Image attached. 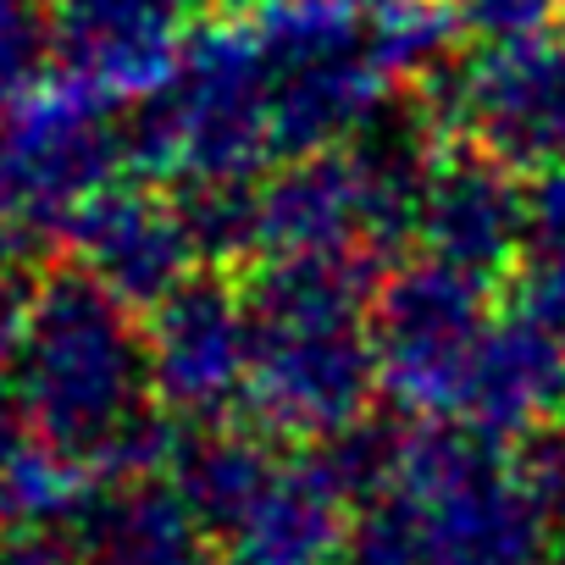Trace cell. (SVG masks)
Masks as SVG:
<instances>
[{
    "label": "cell",
    "mask_w": 565,
    "mask_h": 565,
    "mask_svg": "<svg viewBox=\"0 0 565 565\" xmlns=\"http://www.w3.org/2000/svg\"><path fill=\"white\" fill-rule=\"evenodd\" d=\"M350 554L355 565H548V515L488 438L460 422H416L399 427Z\"/></svg>",
    "instance_id": "obj_1"
},
{
    "label": "cell",
    "mask_w": 565,
    "mask_h": 565,
    "mask_svg": "<svg viewBox=\"0 0 565 565\" xmlns=\"http://www.w3.org/2000/svg\"><path fill=\"white\" fill-rule=\"evenodd\" d=\"M12 399L40 444L100 466L111 438L156 399L145 328H134V311L95 289L84 271L45 277L12 372Z\"/></svg>",
    "instance_id": "obj_2"
},
{
    "label": "cell",
    "mask_w": 565,
    "mask_h": 565,
    "mask_svg": "<svg viewBox=\"0 0 565 565\" xmlns=\"http://www.w3.org/2000/svg\"><path fill=\"white\" fill-rule=\"evenodd\" d=\"M271 145V67L249 23H205L189 40L178 84L128 122V161L178 189L249 183Z\"/></svg>",
    "instance_id": "obj_3"
},
{
    "label": "cell",
    "mask_w": 565,
    "mask_h": 565,
    "mask_svg": "<svg viewBox=\"0 0 565 565\" xmlns=\"http://www.w3.org/2000/svg\"><path fill=\"white\" fill-rule=\"evenodd\" d=\"M427 122L499 161L504 172H548L565 161V40H488L427 84Z\"/></svg>",
    "instance_id": "obj_4"
},
{
    "label": "cell",
    "mask_w": 565,
    "mask_h": 565,
    "mask_svg": "<svg viewBox=\"0 0 565 565\" xmlns=\"http://www.w3.org/2000/svg\"><path fill=\"white\" fill-rule=\"evenodd\" d=\"M488 317V282L433 255L383 277L372 306V350L383 394L416 422H460V394Z\"/></svg>",
    "instance_id": "obj_5"
},
{
    "label": "cell",
    "mask_w": 565,
    "mask_h": 565,
    "mask_svg": "<svg viewBox=\"0 0 565 565\" xmlns=\"http://www.w3.org/2000/svg\"><path fill=\"white\" fill-rule=\"evenodd\" d=\"M122 156L128 134L111 128V106L89 100L67 78H40L0 106V183L40 233L95 200Z\"/></svg>",
    "instance_id": "obj_6"
},
{
    "label": "cell",
    "mask_w": 565,
    "mask_h": 565,
    "mask_svg": "<svg viewBox=\"0 0 565 565\" xmlns=\"http://www.w3.org/2000/svg\"><path fill=\"white\" fill-rule=\"evenodd\" d=\"M62 238L73 249V271L134 317H156L178 289H189L200 260L183 205L156 183H106L62 222Z\"/></svg>",
    "instance_id": "obj_7"
},
{
    "label": "cell",
    "mask_w": 565,
    "mask_h": 565,
    "mask_svg": "<svg viewBox=\"0 0 565 565\" xmlns=\"http://www.w3.org/2000/svg\"><path fill=\"white\" fill-rule=\"evenodd\" d=\"M183 0H51L56 78L100 106H156L189 56Z\"/></svg>",
    "instance_id": "obj_8"
},
{
    "label": "cell",
    "mask_w": 565,
    "mask_h": 565,
    "mask_svg": "<svg viewBox=\"0 0 565 565\" xmlns=\"http://www.w3.org/2000/svg\"><path fill=\"white\" fill-rule=\"evenodd\" d=\"M150 394L167 416L216 422L249 394L255 317L227 277H194L156 317H145Z\"/></svg>",
    "instance_id": "obj_9"
},
{
    "label": "cell",
    "mask_w": 565,
    "mask_h": 565,
    "mask_svg": "<svg viewBox=\"0 0 565 565\" xmlns=\"http://www.w3.org/2000/svg\"><path fill=\"white\" fill-rule=\"evenodd\" d=\"M377 383V350L366 328L339 333H255L249 366V416L300 444H339L344 433L366 427Z\"/></svg>",
    "instance_id": "obj_10"
},
{
    "label": "cell",
    "mask_w": 565,
    "mask_h": 565,
    "mask_svg": "<svg viewBox=\"0 0 565 565\" xmlns=\"http://www.w3.org/2000/svg\"><path fill=\"white\" fill-rule=\"evenodd\" d=\"M255 238L271 260L372 249V189L361 150L282 161L255 189Z\"/></svg>",
    "instance_id": "obj_11"
},
{
    "label": "cell",
    "mask_w": 565,
    "mask_h": 565,
    "mask_svg": "<svg viewBox=\"0 0 565 565\" xmlns=\"http://www.w3.org/2000/svg\"><path fill=\"white\" fill-rule=\"evenodd\" d=\"M416 238L427 244L433 260L493 282L499 271H510V260L526 244V189H515V172H504L477 150L438 156Z\"/></svg>",
    "instance_id": "obj_12"
},
{
    "label": "cell",
    "mask_w": 565,
    "mask_h": 565,
    "mask_svg": "<svg viewBox=\"0 0 565 565\" xmlns=\"http://www.w3.org/2000/svg\"><path fill=\"white\" fill-rule=\"evenodd\" d=\"M350 537V488L317 449L282 460L266 493L222 532V565H333Z\"/></svg>",
    "instance_id": "obj_13"
},
{
    "label": "cell",
    "mask_w": 565,
    "mask_h": 565,
    "mask_svg": "<svg viewBox=\"0 0 565 565\" xmlns=\"http://www.w3.org/2000/svg\"><path fill=\"white\" fill-rule=\"evenodd\" d=\"M565 405V344L554 333H543L537 322L499 317L466 372V394H460V427H471L477 438H526L537 427L554 422V411Z\"/></svg>",
    "instance_id": "obj_14"
},
{
    "label": "cell",
    "mask_w": 565,
    "mask_h": 565,
    "mask_svg": "<svg viewBox=\"0 0 565 565\" xmlns=\"http://www.w3.org/2000/svg\"><path fill=\"white\" fill-rule=\"evenodd\" d=\"M388 73L361 51L271 78V145L282 161L350 150L388 117Z\"/></svg>",
    "instance_id": "obj_15"
},
{
    "label": "cell",
    "mask_w": 565,
    "mask_h": 565,
    "mask_svg": "<svg viewBox=\"0 0 565 565\" xmlns=\"http://www.w3.org/2000/svg\"><path fill=\"white\" fill-rule=\"evenodd\" d=\"M377 266L366 249L355 255H300V260H266L249 277V317L255 333H339L366 328L377 306Z\"/></svg>",
    "instance_id": "obj_16"
},
{
    "label": "cell",
    "mask_w": 565,
    "mask_h": 565,
    "mask_svg": "<svg viewBox=\"0 0 565 565\" xmlns=\"http://www.w3.org/2000/svg\"><path fill=\"white\" fill-rule=\"evenodd\" d=\"M84 565H205V521L178 482H111L78 526Z\"/></svg>",
    "instance_id": "obj_17"
},
{
    "label": "cell",
    "mask_w": 565,
    "mask_h": 565,
    "mask_svg": "<svg viewBox=\"0 0 565 565\" xmlns=\"http://www.w3.org/2000/svg\"><path fill=\"white\" fill-rule=\"evenodd\" d=\"M95 466L34 433L0 460V532H78L95 510Z\"/></svg>",
    "instance_id": "obj_18"
},
{
    "label": "cell",
    "mask_w": 565,
    "mask_h": 565,
    "mask_svg": "<svg viewBox=\"0 0 565 565\" xmlns=\"http://www.w3.org/2000/svg\"><path fill=\"white\" fill-rule=\"evenodd\" d=\"M277 455L255 438V433H238V427H205L200 438L183 444L178 455V488L183 499L194 504V515L205 521V532H227L260 493L266 482L277 477Z\"/></svg>",
    "instance_id": "obj_19"
},
{
    "label": "cell",
    "mask_w": 565,
    "mask_h": 565,
    "mask_svg": "<svg viewBox=\"0 0 565 565\" xmlns=\"http://www.w3.org/2000/svg\"><path fill=\"white\" fill-rule=\"evenodd\" d=\"M244 23L271 78L366 51V0H255Z\"/></svg>",
    "instance_id": "obj_20"
},
{
    "label": "cell",
    "mask_w": 565,
    "mask_h": 565,
    "mask_svg": "<svg viewBox=\"0 0 565 565\" xmlns=\"http://www.w3.org/2000/svg\"><path fill=\"white\" fill-rule=\"evenodd\" d=\"M466 29L455 0H366V56L388 78H438Z\"/></svg>",
    "instance_id": "obj_21"
},
{
    "label": "cell",
    "mask_w": 565,
    "mask_h": 565,
    "mask_svg": "<svg viewBox=\"0 0 565 565\" xmlns=\"http://www.w3.org/2000/svg\"><path fill=\"white\" fill-rule=\"evenodd\" d=\"M189 233L200 244V255L211 260H238L249 249H260L255 238V189L249 183H211V189H183L178 194Z\"/></svg>",
    "instance_id": "obj_22"
},
{
    "label": "cell",
    "mask_w": 565,
    "mask_h": 565,
    "mask_svg": "<svg viewBox=\"0 0 565 565\" xmlns=\"http://www.w3.org/2000/svg\"><path fill=\"white\" fill-rule=\"evenodd\" d=\"M51 51V0H0V106L34 89Z\"/></svg>",
    "instance_id": "obj_23"
},
{
    "label": "cell",
    "mask_w": 565,
    "mask_h": 565,
    "mask_svg": "<svg viewBox=\"0 0 565 565\" xmlns=\"http://www.w3.org/2000/svg\"><path fill=\"white\" fill-rule=\"evenodd\" d=\"M510 466H515L521 488L532 493V504H537L548 521L565 515V422H548V427L526 433Z\"/></svg>",
    "instance_id": "obj_24"
},
{
    "label": "cell",
    "mask_w": 565,
    "mask_h": 565,
    "mask_svg": "<svg viewBox=\"0 0 565 565\" xmlns=\"http://www.w3.org/2000/svg\"><path fill=\"white\" fill-rule=\"evenodd\" d=\"M526 244L543 260H565V161L537 172L526 189Z\"/></svg>",
    "instance_id": "obj_25"
},
{
    "label": "cell",
    "mask_w": 565,
    "mask_h": 565,
    "mask_svg": "<svg viewBox=\"0 0 565 565\" xmlns=\"http://www.w3.org/2000/svg\"><path fill=\"white\" fill-rule=\"evenodd\" d=\"M466 29L488 34V40H521V34H543L548 12L565 0H455Z\"/></svg>",
    "instance_id": "obj_26"
},
{
    "label": "cell",
    "mask_w": 565,
    "mask_h": 565,
    "mask_svg": "<svg viewBox=\"0 0 565 565\" xmlns=\"http://www.w3.org/2000/svg\"><path fill=\"white\" fill-rule=\"evenodd\" d=\"M34 300L40 282H29L23 271H0V372H18V355L34 328Z\"/></svg>",
    "instance_id": "obj_27"
},
{
    "label": "cell",
    "mask_w": 565,
    "mask_h": 565,
    "mask_svg": "<svg viewBox=\"0 0 565 565\" xmlns=\"http://www.w3.org/2000/svg\"><path fill=\"white\" fill-rule=\"evenodd\" d=\"M521 317L565 344V260H532V271L521 277Z\"/></svg>",
    "instance_id": "obj_28"
},
{
    "label": "cell",
    "mask_w": 565,
    "mask_h": 565,
    "mask_svg": "<svg viewBox=\"0 0 565 565\" xmlns=\"http://www.w3.org/2000/svg\"><path fill=\"white\" fill-rule=\"evenodd\" d=\"M0 565H84L78 532H0Z\"/></svg>",
    "instance_id": "obj_29"
},
{
    "label": "cell",
    "mask_w": 565,
    "mask_h": 565,
    "mask_svg": "<svg viewBox=\"0 0 565 565\" xmlns=\"http://www.w3.org/2000/svg\"><path fill=\"white\" fill-rule=\"evenodd\" d=\"M23 438H29V427H23V411H18L12 388H0V460H7V455H12Z\"/></svg>",
    "instance_id": "obj_30"
},
{
    "label": "cell",
    "mask_w": 565,
    "mask_h": 565,
    "mask_svg": "<svg viewBox=\"0 0 565 565\" xmlns=\"http://www.w3.org/2000/svg\"><path fill=\"white\" fill-rule=\"evenodd\" d=\"M205 7H244V0H205ZM249 7H255V0H249Z\"/></svg>",
    "instance_id": "obj_31"
}]
</instances>
